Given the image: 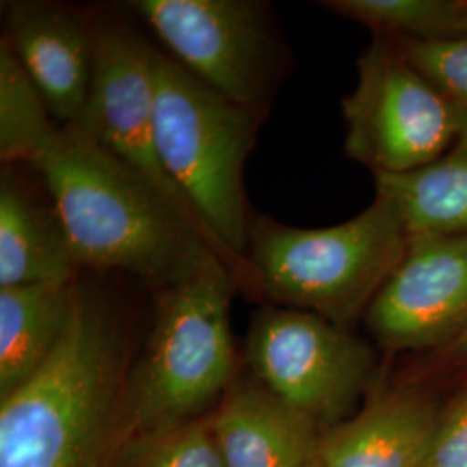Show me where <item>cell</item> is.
Wrapping results in <instances>:
<instances>
[{
    "mask_svg": "<svg viewBox=\"0 0 467 467\" xmlns=\"http://www.w3.org/2000/svg\"><path fill=\"white\" fill-rule=\"evenodd\" d=\"M25 167L47 191L80 268L127 272L154 293L218 256L165 198L75 125H57Z\"/></svg>",
    "mask_w": 467,
    "mask_h": 467,
    "instance_id": "1",
    "label": "cell"
},
{
    "mask_svg": "<svg viewBox=\"0 0 467 467\" xmlns=\"http://www.w3.org/2000/svg\"><path fill=\"white\" fill-rule=\"evenodd\" d=\"M129 368L113 305L78 283L57 348L0 400V467H109L125 434Z\"/></svg>",
    "mask_w": 467,
    "mask_h": 467,
    "instance_id": "2",
    "label": "cell"
},
{
    "mask_svg": "<svg viewBox=\"0 0 467 467\" xmlns=\"http://www.w3.org/2000/svg\"><path fill=\"white\" fill-rule=\"evenodd\" d=\"M235 287L233 270L215 256L184 281L152 293L150 336L125 383L123 436L179 428L210 414L225 397L237 379Z\"/></svg>",
    "mask_w": 467,
    "mask_h": 467,
    "instance_id": "3",
    "label": "cell"
},
{
    "mask_svg": "<svg viewBox=\"0 0 467 467\" xmlns=\"http://www.w3.org/2000/svg\"><path fill=\"white\" fill-rule=\"evenodd\" d=\"M407 244L400 218L381 198L348 222L322 229L254 215L237 285L274 306L312 312L347 329L368 310Z\"/></svg>",
    "mask_w": 467,
    "mask_h": 467,
    "instance_id": "4",
    "label": "cell"
},
{
    "mask_svg": "<svg viewBox=\"0 0 467 467\" xmlns=\"http://www.w3.org/2000/svg\"><path fill=\"white\" fill-rule=\"evenodd\" d=\"M158 156L235 275L250 241L244 167L264 118L202 84L171 56L150 47Z\"/></svg>",
    "mask_w": 467,
    "mask_h": 467,
    "instance_id": "5",
    "label": "cell"
},
{
    "mask_svg": "<svg viewBox=\"0 0 467 467\" xmlns=\"http://www.w3.org/2000/svg\"><path fill=\"white\" fill-rule=\"evenodd\" d=\"M130 5L179 65L267 119L287 67V49L267 2L137 0Z\"/></svg>",
    "mask_w": 467,
    "mask_h": 467,
    "instance_id": "6",
    "label": "cell"
},
{
    "mask_svg": "<svg viewBox=\"0 0 467 467\" xmlns=\"http://www.w3.org/2000/svg\"><path fill=\"white\" fill-rule=\"evenodd\" d=\"M246 362L268 391L329 431L366 391L374 357L366 343L320 316L268 305L251 318Z\"/></svg>",
    "mask_w": 467,
    "mask_h": 467,
    "instance_id": "7",
    "label": "cell"
},
{
    "mask_svg": "<svg viewBox=\"0 0 467 467\" xmlns=\"http://www.w3.org/2000/svg\"><path fill=\"white\" fill-rule=\"evenodd\" d=\"M343 115L345 150L374 175L430 165L457 137V108L383 42L358 61V82L343 100Z\"/></svg>",
    "mask_w": 467,
    "mask_h": 467,
    "instance_id": "8",
    "label": "cell"
},
{
    "mask_svg": "<svg viewBox=\"0 0 467 467\" xmlns=\"http://www.w3.org/2000/svg\"><path fill=\"white\" fill-rule=\"evenodd\" d=\"M96 59L84 113L75 123L100 148L148 184L213 246L229 265L182 191L168 177L154 134V85L150 46L117 17L94 15Z\"/></svg>",
    "mask_w": 467,
    "mask_h": 467,
    "instance_id": "9",
    "label": "cell"
},
{
    "mask_svg": "<svg viewBox=\"0 0 467 467\" xmlns=\"http://www.w3.org/2000/svg\"><path fill=\"white\" fill-rule=\"evenodd\" d=\"M366 312L368 331L386 350L457 339L467 331V235L410 237Z\"/></svg>",
    "mask_w": 467,
    "mask_h": 467,
    "instance_id": "10",
    "label": "cell"
},
{
    "mask_svg": "<svg viewBox=\"0 0 467 467\" xmlns=\"http://www.w3.org/2000/svg\"><path fill=\"white\" fill-rule=\"evenodd\" d=\"M4 11L2 38L56 123L75 125L84 113L94 77V15L42 0L7 2Z\"/></svg>",
    "mask_w": 467,
    "mask_h": 467,
    "instance_id": "11",
    "label": "cell"
},
{
    "mask_svg": "<svg viewBox=\"0 0 467 467\" xmlns=\"http://www.w3.org/2000/svg\"><path fill=\"white\" fill-rule=\"evenodd\" d=\"M212 424L225 467H305L320 441L317 426L256 378L234 381Z\"/></svg>",
    "mask_w": 467,
    "mask_h": 467,
    "instance_id": "12",
    "label": "cell"
},
{
    "mask_svg": "<svg viewBox=\"0 0 467 467\" xmlns=\"http://www.w3.org/2000/svg\"><path fill=\"white\" fill-rule=\"evenodd\" d=\"M19 168L4 165L0 177V287L73 283L80 267L65 223Z\"/></svg>",
    "mask_w": 467,
    "mask_h": 467,
    "instance_id": "13",
    "label": "cell"
},
{
    "mask_svg": "<svg viewBox=\"0 0 467 467\" xmlns=\"http://www.w3.org/2000/svg\"><path fill=\"white\" fill-rule=\"evenodd\" d=\"M434 412L410 393H389L320 436V467H428Z\"/></svg>",
    "mask_w": 467,
    "mask_h": 467,
    "instance_id": "14",
    "label": "cell"
},
{
    "mask_svg": "<svg viewBox=\"0 0 467 467\" xmlns=\"http://www.w3.org/2000/svg\"><path fill=\"white\" fill-rule=\"evenodd\" d=\"M77 289L78 279L0 287V400L26 383L57 348Z\"/></svg>",
    "mask_w": 467,
    "mask_h": 467,
    "instance_id": "15",
    "label": "cell"
},
{
    "mask_svg": "<svg viewBox=\"0 0 467 467\" xmlns=\"http://www.w3.org/2000/svg\"><path fill=\"white\" fill-rule=\"evenodd\" d=\"M378 198L400 218L410 237L467 235V156L443 160L405 173H376Z\"/></svg>",
    "mask_w": 467,
    "mask_h": 467,
    "instance_id": "16",
    "label": "cell"
},
{
    "mask_svg": "<svg viewBox=\"0 0 467 467\" xmlns=\"http://www.w3.org/2000/svg\"><path fill=\"white\" fill-rule=\"evenodd\" d=\"M59 123L9 44L0 40V160L30 165Z\"/></svg>",
    "mask_w": 467,
    "mask_h": 467,
    "instance_id": "17",
    "label": "cell"
},
{
    "mask_svg": "<svg viewBox=\"0 0 467 467\" xmlns=\"http://www.w3.org/2000/svg\"><path fill=\"white\" fill-rule=\"evenodd\" d=\"M109 467H225L212 412L167 431L123 436Z\"/></svg>",
    "mask_w": 467,
    "mask_h": 467,
    "instance_id": "18",
    "label": "cell"
},
{
    "mask_svg": "<svg viewBox=\"0 0 467 467\" xmlns=\"http://www.w3.org/2000/svg\"><path fill=\"white\" fill-rule=\"evenodd\" d=\"M324 5L384 34L443 35L467 25V5L443 0H331Z\"/></svg>",
    "mask_w": 467,
    "mask_h": 467,
    "instance_id": "19",
    "label": "cell"
},
{
    "mask_svg": "<svg viewBox=\"0 0 467 467\" xmlns=\"http://www.w3.org/2000/svg\"><path fill=\"white\" fill-rule=\"evenodd\" d=\"M400 52L455 108L467 111V34L419 38L407 42Z\"/></svg>",
    "mask_w": 467,
    "mask_h": 467,
    "instance_id": "20",
    "label": "cell"
},
{
    "mask_svg": "<svg viewBox=\"0 0 467 467\" xmlns=\"http://www.w3.org/2000/svg\"><path fill=\"white\" fill-rule=\"evenodd\" d=\"M428 467H467V397L438 422Z\"/></svg>",
    "mask_w": 467,
    "mask_h": 467,
    "instance_id": "21",
    "label": "cell"
},
{
    "mask_svg": "<svg viewBox=\"0 0 467 467\" xmlns=\"http://www.w3.org/2000/svg\"><path fill=\"white\" fill-rule=\"evenodd\" d=\"M459 121H457V148L455 152L467 156V111L466 109H459Z\"/></svg>",
    "mask_w": 467,
    "mask_h": 467,
    "instance_id": "22",
    "label": "cell"
},
{
    "mask_svg": "<svg viewBox=\"0 0 467 467\" xmlns=\"http://www.w3.org/2000/svg\"><path fill=\"white\" fill-rule=\"evenodd\" d=\"M451 353L457 357V358H462L467 360V331L461 334L457 339H455V345L451 348Z\"/></svg>",
    "mask_w": 467,
    "mask_h": 467,
    "instance_id": "23",
    "label": "cell"
},
{
    "mask_svg": "<svg viewBox=\"0 0 467 467\" xmlns=\"http://www.w3.org/2000/svg\"><path fill=\"white\" fill-rule=\"evenodd\" d=\"M305 467H320V464H318L317 459L314 457V459H312V461H310V462H308Z\"/></svg>",
    "mask_w": 467,
    "mask_h": 467,
    "instance_id": "24",
    "label": "cell"
}]
</instances>
